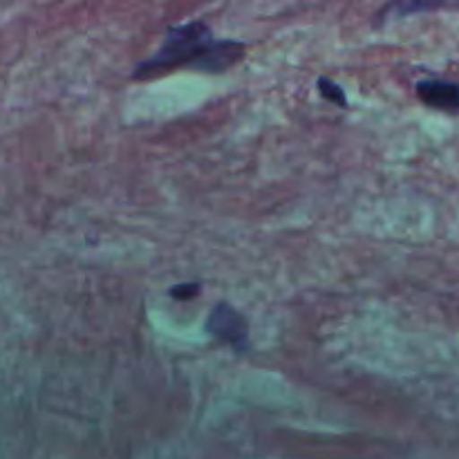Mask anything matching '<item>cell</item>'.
I'll return each instance as SVG.
<instances>
[{
  "label": "cell",
  "mask_w": 459,
  "mask_h": 459,
  "mask_svg": "<svg viewBox=\"0 0 459 459\" xmlns=\"http://www.w3.org/2000/svg\"><path fill=\"white\" fill-rule=\"evenodd\" d=\"M242 56H245V45L238 40H218L206 22L193 21L186 25L170 27L164 45L148 61L139 63L134 76L146 79V76L166 74L173 67L182 65L218 74L236 65Z\"/></svg>",
  "instance_id": "obj_1"
},
{
  "label": "cell",
  "mask_w": 459,
  "mask_h": 459,
  "mask_svg": "<svg viewBox=\"0 0 459 459\" xmlns=\"http://www.w3.org/2000/svg\"><path fill=\"white\" fill-rule=\"evenodd\" d=\"M206 330H209L215 339L231 345L236 352H245V350L249 348V327H247L245 318H242L231 305L220 303L218 307L211 312Z\"/></svg>",
  "instance_id": "obj_2"
},
{
  "label": "cell",
  "mask_w": 459,
  "mask_h": 459,
  "mask_svg": "<svg viewBox=\"0 0 459 459\" xmlns=\"http://www.w3.org/2000/svg\"><path fill=\"white\" fill-rule=\"evenodd\" d=\"M417 97L433 110L459 115V83L446 79H424L417 83Z\"/></svg>",
  "instance_id": "obj_3"
},
{
  "label": "cell",
  "mask_w": 459,
  "mask_h": 459,
  "mask_svg": "<svg viewBox=\"0 0 459 459\" xmlns=\"http://www.w3.org/2000/svg\"><path fill=\"white\" fill-rule=\"evenodd\" d=\"M318 90H321V94L327 99V101L339 103L341 108L348 106V99H345L343 88H341L339 83H334V81H330L323 76V79H318Z\"/></svg>",
  "instance_id": "obj_4"
},
{
  "label": "cell",
  "mask_w": 459,
  "mask_h": 459,
  "mask_svg": "<svg viewBox=\"0 0 459 459\" xmlns=\"http://www.w3.org/2000/svg\"><path fill=\"white\" fill-rule=\"evenodd\" d=\"M197 294H200V285H197V282H186V285H178L170 290V296L179 300H188Z\"/></svg>",
  "instance_id": "obj_5"
}]
</instances>
